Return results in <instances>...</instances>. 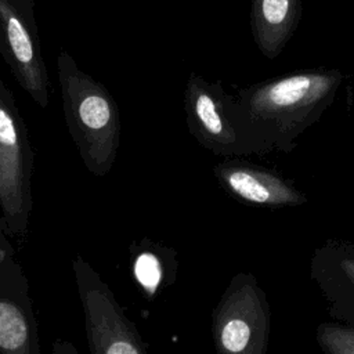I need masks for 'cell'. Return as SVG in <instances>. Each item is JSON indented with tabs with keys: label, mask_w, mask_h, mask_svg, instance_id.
Segmentation results:
<instances>
[{
	"label": "cell",
	"mask_w": 354,
	"mask_h": 354,
	"mask_svg": "<svg viewBox=\"0 0 354 354\" xmlns=\"http://www.w3.org/2000/svg\"><path fill=\"white\" fill-rule=\"evenodd\" d=\"M343 80L340 69L313 68L228 93L227 115L241 156L292 152L300 134L332 105Z\"/></svg>",
	"instance_id": "obj_1"
},
{
	"label": "cell",
	"mask_w": 354,
	"mask_h": 354,
	"mask_svg": "<svg viewBox=\"0 0 354 354\" xmlns=\"http://www.w3.org/2000/svg\"><path fill=\"white\" fill-rule=\"evenodd\" d=\"M62 111L68 131L88 173L106 176L120 147V115L108 88L82 71L65 50L57 57Z\"/></svg>",
	"instance_id": "obj_2"
},
{
	"label": "cell",
	"mask_w": 354,
	"mask_h": 354,
	"mask_svg": "<svg viewBox=\"0 0 354 354\" xmlns=\"http://www.w3.org/2000/svg\"><path fill=\"white\" fill-rule=\"evenodd\" d=\"M35 152L15 97L0 80V209L10 238L22 241L33 209Z\"/></svg>",
	"instance_id": "obj_3"
},
{
	"label": "cell",
	"mask_w": 354,
	"mask_h": 354,
	"mask_svg": "<svg viewBox=\"0 0 354 354\" xmlns=\"http://www.w3.org/2000/svg\"><path fill=\"white\" fill-rule=\"evenodd\" d=\"M271 310L267 296L249 272L235 274L212 313L217 354H267Z\"/></svg>",
	"instance_id": "obj_4"
},
{
	"label": "cell",
	"mask_w": 354,
	"mask_h": 354,
	"mask_svg": "<svg viewBox=\"0 0 354 354\" xmlns=\"http://www.w3.org/2000/svg\"><path fill=\"white\" fill-rule=\"evenodd\" d=\"M84 332L91 354H148L136 324L109 285L80 254L72 260Z\"/></svg>",
	"instance_id": "obj_5"
},
{
	"label": "cell",
	"mask_w": 354,
	"mask_h": 354,
	"mask_svg": "<svg viewBox=\"0 0 354 354\" xmlns=\"http://www.w3.org/2000/svg\"><path fill=\"white\" fill-rule=\"evenodd\" d=\"M0 55L18 86L40 106L50 102V77L41 53L35 0H0Z\"/></svg>",
	"instance_id": "obj_6"
},
{
	"label": "cell",
	"mask_w": 354,
	"mask_h": 354,
	"mask_svg": "<svg viewBox=\"0 0 354 354\" xmlns=\"http://www.w3.org/2000/svg\"><path fill=\"white\" fill-rule=\"evenodd\" d=\"M0 354H40L28 278L0 218Z\"/></svg>",
	"instance_id": "obj_7"
},
{
	"label": "cell",
	"mask_w": 354,
	"mask_h": 354,
	"mask_svg": "<svg viewBox=\"0 0 354 354\" xmlns=\"http://www.w3.org/2000/svg\"><path fill=\"white\" fill-rule=\"evenodd\" d=\"M227 97L220 80L209 82L191 72L184 88V112L189 134L216 156H241L238 137L227 115Z\"/></svg>",
	"instance_id": "obj_8"
},
{
	"label": "cell",
	"mask_w": 354,
	"mask_h": 354,
	"mask_svg": "<svg viewBox=\"0 0 354 354\" xmlns=\"http://www.w3.org/2000/svg\"><path fill=\"white\" fill-rule=\"evenodd\" d=\"M218 185L235 201L248 206L281 209L301 206L308 202L296 185L259 165L241 159H227L213 167Z\"/></svg>",
	"instance_id": "obj_9"
},
{
	"label": "cell",
	"mask_w": 354,
	"mask_h": 354,
	"mask_svg": "<svg viewBox=\"0 0 354 354\" xmlns=\"http://www.w3.org/2000/svg\"><path fill=\"white\" fill-rule=\"evenodd\" d=\"M310 277L329 317L354 325V242L328 239L319 245L310 259Z\"/></svg>",
	"instance_id": "obj_10"
},
{
	"label": "cell",
	"mask_w": 354,
	"mask_h": 354,
	"mask_svg": "<svg viewBox=\"0 0 354 354\" xmlns=\"http://www.w3.org/2000/svg\"><path fill=\"white\" fill-rule=\"evenodd\" d=\"M301 11V0H250L252 36L267 59L283 51L299 26Z\"/></svg>",
	"instance_id": "obj_11"
},
{
	"label": "cell",
	"mask_w": 354,
	"mask_h": 354,
	"mask_svg": "<svg viewBox=\"0 0 354 354\" xmlns=\"http://www.w3.org/2000/svg\"><path fill=\"white\" fill-rule=\"evenodd\" d=\"M131 271L136 282L148 297H153L170 277L173 252L149 239L130 246Z\"/></svg>",
	"instance_id": "obj_12"
},
{
	"label": "cell",
	"mask_w": 354,
	"mask_h": 354,
	"mask_svg": "<svg viewBox=\"0 0 354 354\" xmlns=\"http://www.w3.org/2000/svg\"><path fill=\"white\" fill-rule=\"evenodd\" d=\"M315 340L324 354H354V325L322 322L315 329Z\"/></svg>",
	"instance_id": "obj_13"
},
{
	"label": "cell",
	"mask_w": 354,
	"mask_h": 354,
	"mask_svg": "<svg viewBox=\"0 0 354 354\" xmlns=\"http://www.w3.org/2000/svg\"><path fill=\"white\" fill-rule=\"evenodd\" d=\"M50 354H80V353L73 346V343H71L69 340H65L62 337H57L51 343Z\"/></svg>",
	"instance_id": "obj_14"
}]
</instances>
